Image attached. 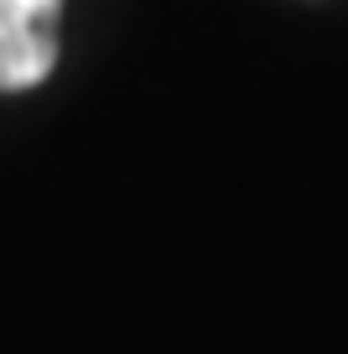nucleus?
Returning a JSON list of instances; mask_svg holds the SVG:
<instances>
[{
	"mask_svg": "<svg viewBox=\"0 0 348 354\" xmlns=\"http://www.w3.org/2000/svg\"><path fill=\"white\" fill-rule=\"evenodd\" d=\"M63 0H0V88H32L57 63Z\"/></svg>",
	"mask_w": 348,
	"mask_h": 354,
	"instance_id": "nucleus-1",
	"label": "nucleus"
}]
</instances>
